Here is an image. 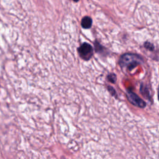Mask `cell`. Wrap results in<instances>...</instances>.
Listing matches in <instances>:
<instances>
[{"label":"cell","instance_id":"8992f818","mask_svg":"<svg viewBox=\"0 0 159 159\" xmlns=\"http://www.w3.org/2000/svg\"><path fill=\"white\" fill-rule=\"evenodd\" d=\"M107 89H108V91L109 92L111 93V94L112 96H114L116 95V90L115 89L111 86H107Z\"/></svg>","mask_w":159,"mask_h":159},{"label":"cell","instance_id":"52a82bcc","mask_svg":"<svg viewBox=\"0 0 159 159\" xmlns=\"http://www.w3.org/2000/svg\"><path fill=\"white\" fill-rule=\"evenodd\" d=\"M75 2H78L79 0H73Z\"/></svg>","mask_w":159,"mask_h":159},{"label":"cell","instance_id":"6da1fadb","mask_svg":"<svg viewBox=\"0 0 159 159\" xmlns=\"http://www.w3.org/2000/svg\"><path fill=\"white\" fill-rule=\"evenodd\" d=\"M143 61L142 58L135 53H127L120 56L119 64L122 68H126L127 70H132L137 66L142 63Z\"/></svg>","mask_w":159,"mask_h":159},{"label":"cell","instance_id":"7a4b0ae2","mask_svg":"<svg viewBox=\"0 0 159 159\" xmlns=\"http://www.w3.org/2000/svg\"><path fill=\"white\" fill-rule=\"evenodd\" d=\"M78 52L81 58L85 61H88L93 55L94 49L89 43L84 42L78 47Z\"/></svg>","mask_w":159,"mask_h":159},{"label":"cell","instance_id":"3957f363","mask_svg":"<svg viewBox=\"0 0 159 159\" xmlns=\"http://www.w3.org/2000/svg\"><path fill=\"white\" fill-rule=\"evenodd\" d=\"M126 96L128 101L132 104L140 108H143L146 106L145 102L132 91L127 90L126 93Z\"/></svg>","mask_w":159,"mask_h":159},{"label":"cell","instance_id":"277c9868","mask_svg":"<svg viewBox=\"0 0 159 159\" xmlns=\"http://www.w3.org/2000/svg\"><path fill=\"white\" fill-rule=\"evenodd\" d=\"M93 24L92 19L89 16H85L84 17L81 22V25L83 28L88 29H89Z\"/></svg>","mask_w":159,"mask_h":159},{"label":"cell","instance_id":"ba28073f","mask_svg":"<svg viewBox=\"0 0 159 159\" xmlns=\"http://www.w3.org/2000/svg\"><path fill=\"white\" fill-rule=\"evenodd\" d=\"M158 99H159V91H158Z\"/></svg>","mask_w":159,"mask_h":159},{"label":"cell","instance_id":"5b68a950","mask_svg":"<svg viewBox=\"0 0 159 159\" xmlns=\"http://www.w3.org/2000/svg\"><path fill=\"white\" fill-rule=\"evenodd\" d=\"M107 80L111 83H115L116 81V80H117L116 75L114 73L109 74L107 76Z\"/></svg>","mask_w":159,"mask_h":159}]
</instances>
